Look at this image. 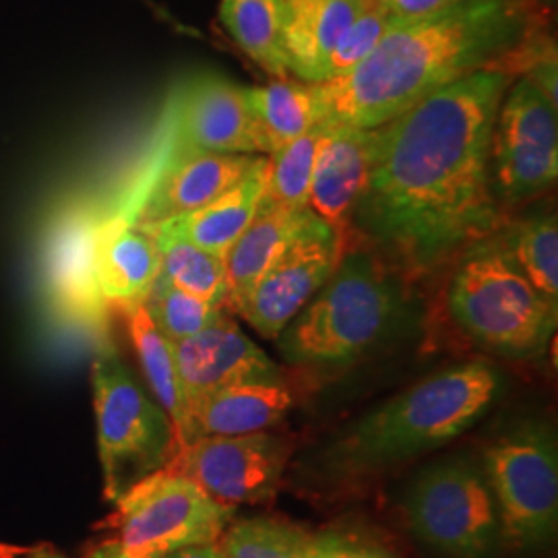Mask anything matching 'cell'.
I'll return each mask as SVG.
<instances>
[{
  "instance_id": "cell-22",
  "label": "cell",
  "mask_w": 558,
  "mask_h": 558,
  "mask_svg": "<svg viewBox=\"0 0 558 558\" xmlns=\"http://www.w3.org/2000/svg\"><path fill=\"white\" fill-rule=\"evenodd\" d=\"M313 211L304 209H267L259 207L257 216L246 226L239 240L226 253V276H228V311L240 313L251 296L269 263L278 255L279 248L294 236Z\"/></svg>"
},
{
  "instance_id": "cell-18",
  "label": "cell",
  "mask_w": 558,
  "mask_h": 558,
  "mask_svg": "<svg viewBox=\"0 0 558 558\" xmlns=\"http://www.w3.org/2000/svg\"><path fill=\"white\" fill-rule=\"evenodd\" d=\"M160 269V251L147 230L122 216L96 226L94 278L108 304L143 302Z\"/></svg>"
},
{
  "instance_id": "cell-16",
  "label": "cell",
  "mask_w": 558,
  "mask_h": 558,
  "mask_svg": "<svg viewBox=\"0 0 558 558\" xmlns=\"http://www.w3.org/2000/svg\"><path fill=\"white\" fill-rule=\"evenodd\" d=\"M371 156L373 129L327 124L311 180L308 209L345 239L366 184Z\"/></svg>"
},
{
  "instance_id": "cell-26",
  "label": "cell",
  "mask_w": 558,
  "mask_h": 558,
  "mask_svg": "<svg viewBox=\"0 0 558 558\" xmlns=\"http://www.w3.org/2000/svg\"><path fill=\"white\" fill-rule=\"evenodd\" d=\"M160 251L161 276L170 279L177 288L205 300L214 306L228 304V276L226 260L193 244L191 240L168 230L166 226H154L147 230Z\"/></svg>"
},
{
  "instance_id": "cell-6",
  "label": "cell",
  "mask_w": 558,
  "mask_h": 558,
  "mask_svg": "<svg viewBox=\"0 0 558 558\" xmlns=\"http://www.w3.org/2000/svg\"><path fill=\"white\" fill-rule=\"evenodd\" d=\"M104 497L122 499L133 486L161 472L179 451L172 420L133 379L108 336L92 364Z\"/></svg>"
},
{
  "instance_id": "cell-2",
  "label": "cell",
  "mask_w": 558,
  "mask_h": 558,
  "mask_svg": "<svg viewBox=\"0 0 558 558\" xmlns=\"http://www.w3.org/2000/svg\"><path fill=\"white\" fill-rule=\"evenodd\" d=\"M534 0H465L418 17H393L377 48L339 80L311 83L317 122L375 129L482 69L527 71L539 44Z\"/></svg>"
},
{
  "instance_id": "cell-25",
  "label": "cell",
  "mask_w": 558,
  "mask_h": 558,
  "mask_svg": "<svg viewBox=\"0 0 558 558\" xmlns=\"http://www.w3.org/2000/svg\"><path fill=\"white\" fill-rule=\"evenodd\" d=\"M288 0H221L220 17L240 50L263 71L286 77L283 25Z\"/></svg>"
},
{
  "instance_id": "cell-1",
  "label": "cell",
  "mask_w": 558,
  "mask_h": 558,
  "mask_svg": "<svg viewBox=\"0 0 558 558\" xmlns=\"http://www.w3.org/2000/svg\"><path fill=\"white\" fill-rule=\"evenodd\" d=\"M509 66L482 69L373 129V156L352 226L412 271H430L490 239V137Z\"/></svg>"
},
{
  "instance_id": "cell-8",
  "label": "cell",
  "mask_w": 558,
  "mask_h": 558,
  "mask_svg": "<svg viewBox=\"0 0 558 558\" xmlns=\"http://www.w3.org/2000/svg\"><path fill=\"white\" fill-rule=\"evenodd\" d=\"M484 476L497 502L500 539L534 548L555 538L558 525V445L555 430L525 420L484 451Z\"/></svg>"
},
{
  "instance_id": "cell-9",
  "label": "cell",
  "mask_w": 558,
  "mask_h": 558,
  "mask_svg": "<svg viewBox=\"0 0 558 558\" xmlns=\"http://www.w3.org/2000/svg\"><path fill=\"white\" fill-rule=\"evenodd\" d=\"M414 536L447 558H488L500 542L497 502L482 465L453 458L426 468L405 497Z\"/></svg>"
},
{
  "instance_id": "cell-20",
  "label": "cell",
  "mask_w": 558,
  "mask_h": 558,
  "mask_svg": "<svg viewBox=\"0 0 558 558\" xmlns=\"http://www.w3.org/2000/svg\"><path fill=\"white\" fill-rule=\"evenodd\" d=\"M366 0H288L283 57L288 73L319 83L339 38L359 17Z\"/></svg>"
},
{
  "instance_id": "cell-28",
  "label": "cell",
  "mask_w": 558,
  "mask_h": 558,
  "mask_svg": "<svg viewBox=\"0 0 558 558\" xmlns=\"http://www.w3.org/2000/svg\"><path fill=\"white\" fill-rule=\"evenodd\" d=\"M327 124L317 122L267 158V180L259 207L267 209H304L311 197V180Z\"/></svg>"
},
{
  "instance_id": "cell-24",
  "label": "cell",
  "mask_w": 558,
  "mask_h": 558,
  "mask_svg": "<svg viewBox=\"0 0 558 558\" xmlns=\"http://www.w3.org/2000/svg\"><path fill=\"white\" fill-rule=\"evenodd\" d=\"M244 96L257 120L267 156L317 124L311 83L279 80L260 87H244Z\"/></svg>"
},
{
  "instance_id": "cell-33",
  "label": "cell",
  "mask_w": 558,
  "mask_h": 558,
  "mask_svg": "<svg viewBox=\"0 0 558 558\" xmlns=\"http://www.w3.org/2000/svg\"><path fill=\"white\" fill-rule=\"evenodd\" d=\"M465 0H385L387 9L393 17H418L426 13H435L440 9H449Z\"/></svg>"
},
{
  "instance_id": "cell-21",
  "label": "cell",
  "mask_w": 558,
  "mask_h": 558,
  "mask_svg": "<svg viewBox=\"0 0 558 558\" xmlns=\"http://www.w3.org/2000/svg\"><path fill=\"white\" fill-rule=\"evenodd\" d=\"M265 180L267 158H257L248 174L239 180L232 189H228L218 199L211 201L209 205L193 214L180 216L177 220L163 221L158 226H166L168 230L223 259L230 246L257 216L265 191Z\"/></svg>"
},
{
  "instance_id": "cell-4",
  "label": "cell",
  "mask_w": 558,
  "mask_h": 558,
  "mask_svg": "<svg viewBox=\"0 0 558 558\" xmlns=\"http://www.w3.org/2000/svg\"><path fill=\"white\" fill-rule=\"evenodd\" d=\"M463 255L447 290L459 329L493 354L539 356L555 336L558 306L519 274L497 242L482 240Z\"/></svg>"
},
{
  "instance_id": "cell-5",
  "label": "cell",
  "mask_w": 558,
  "mask_h": 558,
  "mask_svg": "<svg viewBox=\"0 0 558 558\" xmlns=\"http://www.w3.org/2000/svg\"><path fill=\"white\" fill-rule=\"evenodd\" d=\"M398 306V290L379 265L345 251L336 274L279 333V350L296 366L350 364L385 336Z\"/></svg>"
},
{
  "instance_id": "cell-15",
  "label": "cell",
  "mask_w": 558,
  "mask_h": 558,
  "mask_svg": "<svg viewBox=\"0 0 558 558\" xmlns=\"http://www.w3.org/2000/svg\"><path fill=\"white\" fill-rule=\"evenodd\" d=\"M172 149L216 154H265L244 87L220 75L186 81L172 106Z\"/></svg>"
},
{
  "instance_id": "cell-12",
  "label": "cell",
  "mask_w": 558,
  "mask_h": 558,
  "mask_svg": "<svg viewBox=\"0 0 558 558\" xmlns=\"http://www.w3.org/2000/svg\"><path fill=\"white\" fill-rule=\"evenodd\" d=\"M288 459V442L269 433L201 437L180 447L161 472L191 480L209 499L236 509L274 499Z\"/></svg>"
},
{
  "instance_id": "cell-7",
  "label": "cell",
  "mask_w": 558,
  "mask_h": 558,
  "mask_svg": "<svg viewBox=\"0 0 558 558\" xmlns=\"http://www.w3.org/2000/svg\"><path fill=\"white\" fill-rule=\"evenodd\" d=\"M112 536L81 558H158L174 550L218 542L232 523V507L209 499L191 480L158 472L114 502ZM23 558H66L38 546Z\"/></svg>"
},
{
  "instance_id": "cell-17",
  "label": "cell",
  "mask_w": 558,
  "mask_h": 558,
  "mask_svg": "<svg viewBox=\"0 0 558 558\" xmlns=\"http://www.w3.org/2000/svg\"><path fill=\"white\" fill-rule=\"evenodd\" d=\"M96 226L85 216L66 218L52 232L46 257L50 299L60 315L92 331H104L106 300L94 278Z\"/></svg>"
},
{
  "instance_id": "cell-23",
  "label": "cell",
  "mask_w": 558,
  "mask_h": 558,
  "mask_svg": "<svg viewBox=\"0 0 558 558\" xmlns=\"http://www.w3.org/2000/svg\"><path fill=\"white\" fill-rule=\"evenodd\" d=\"M124 315L129 338L140 359L145 380L160 403L161 410L172 420L179 449L186 435V405L180 387L179 368L174 359V343L161 333L145 311L143 302L119 306Z\"/></svg>"
},
{
  "instance_id": "cell-35",
  "label": "cell",
  "mask_w": 558,
  "mask_h": 558,
  "mask_svg": "<svg viewBox=\"0 0 558 558\" xmlns=\"http://www.w3.org/2000/svg\"><path fill=\"white\" fill-rule=\"evenodd\" d=\"M161 558H223V553L218 542H209V544H195V546L180 548Z\"/></svg>"
},
{
  "instance_id": "cell-31",
  "label": "cell",
  "mask_w": 558,
  "mask_h": 558,
  "mask_svg": "<svg viewBox=\"0 0 558 558\" xmlns=\"http://www.w3.org/2000/svg\"><path fill=\"white\" fill-rule=\"evenodd\" d=\"M389 21L391 11L387 9L385 0H366L359 17L352 21V25L339 38L331 57L325 62L319 83L339 80L354 71L362 60L368 59L383 38Z\"/></svg>"
},
{
  "instance_id": "cell-3",
  "label": "cell",
  "mask_w": 558,
  "mask_h": 558,
  "mask_svg": "<svg viewBox=\"0 0 558 558\" xmlns=\"http://www.w3.org/2000/svg\"><path fill=\"white\" fill-rule=\"evenodd\" d=\"M499 389V371L484 360L420 380L343 430L320 453V470L333 480L360 478L435 451L470 430Z\"/></svg>"
},
{
  "instance_id": "cell-19",
  "label": "cell",
  "mask_w": 558,
  "mask_h": 558,
  "mask_svg": "<svg viewBox=\"0 0 558 558\" xmlns=\"http://www.w3.org/2000/svg\"><path fill=\"white\" fill-rule=\"evenodd\" d=\"M292 403V391L283 380L246 383L221 389L191 410L184 445L201 437H239L265 433L286 418Z\"/></svg>"
},
{
  "instance_id": "cell-37",
  "label": "cell",
  "mask_w": 558,
  "mask_h": 558,
  "mask_svg": "<svg viewBox=\"0 0 558 558\" xmlns=\"http://www.w3.org/2000/svg\"><path fill=\"white\" fill-rule=\"evenodd\" d=\"M158 558H161V557H158Z\"/></svg>"
},
{
  "instance_id": "cell-29",
  "label": "cell",
  "mask_w": 558,
  "mask_h": 558,
  "mask_svg": "<svg viewBox=\"0 0 558 558\" xmlns=\"http://www.w3.org/2000/svg\"><path fill=\"white\" fill-rule=\"evenodd\" d=\"M308 534L288 521L242 519L218 539L223 558H304Z\"/></svg>"
},
{
  "instance_id": "cell-32",
  "label": "cell",
  "mask_w": 558,
  "mask_h": 558,
  "mask_svg": "<svg viewBox=\"0 0 558 558\" xmlns=\"http://www.w3.org/2000/svg\"><path fill=\"white\" fill-rule=\"evenodd\" d=\"M333 555L336 558H398L373 539L356 538L333 532Z\"/></svg>"
},
{
  "instance_id": "cell-27",
  "label": "cell",
  "mask_w": 558,
  "mask_h": 558,
  "mask_svg": "<svg viewBox=\"0 0 558 558\" xmlns=\"http://www.w3.org/2000/svg\"><path fill=\"white\" fill-rule=\"evenodd\" d=\"M497 246L544 299L558 306V226L555 214L515 221Z\"/></svg>"
},
{
  "instance_id": "cell-11",
  "label": "cell",
  "mask_w": 558,
  "mask_h": 558,
  "mask_svg": "<svg viewBox=\"0 0 558 558\" xmlns=\"http://www.w3.org/2000/svg\"><path fill=\"white\" fill-rule=\"evenodd\" d=\"M348 240L311 214L288 240L240 308L260 338L278 339L300 311L336 274Z\"/></svg>"
},
{
  "instance_id": "cell-36",
  "label": "cell",
  "mask_w": 558,
  "mask_h": 558,
  "mask_svg": "<svg viewBox=\"0 0 558 558\" xmlns=\"http://www.w3.org/2000/svg\"><path fill=\"white\" fill-rule=\"evenodd\" d=\"M34 548H20V546H9V544H0V558H23L29 555Z\"/></svg>"
},
{
  "instance_id": "cell-10",
  "label": "cell",
  "mask_w": 558,
  "mask_h": 558,
  "mask_svg": "<svg viewBox=\"0 0 558 558\" xmlns=\"http://www.w3.org/2000/svg\"><path fill=\"white\" fill-rule=\"evenodd\" d=\"M558 179V108L527 75L509 85L490 137V189L515 205L550 191Z\"/></svg>"
},
{
  "instance_id": "cell-34",
  "label": "cell",
  "mask_w": 558,
  "mask_h": 558,
  "mask_svg": "<svg viewBox=\"0 0 558 558\" xmlns=\"http://www.w3.org/2000/svg\"><path fill=\"white\" fill-rule=\"evenodd\" d=\"M304 558H336L333 555V530L308 534Z\"/></svg>"
},
{
  "instance_id": "cell-14",
  "label": "cell",
  "mask_w": 558,
  "mask_h": 558,
  "mask_svg": "<svg viewBox=\"0 0 558 558\" xmlns=\"http://www.w3.org/2000/svg\"><path fill=\"white\" fill-rule=\"evenodd\" d=\"M257 158L248 154H216L172 149L166 154L145 191L137 193V209L120 214L133 226L149 230L163 221L193 214L218 199L248 174Z\"/></svg>"
},
{
  "instance_id": "cell-13",
  "label": "cell",
  "mask_w": 558,
  "mask_h": 558,
  "mask_svg": "<svg viewBox=\"0 0 558 558\" xmlns=\"http://www.w3.org/2000/svg\"><path fill=\"white\" fill-rule=\"evenodd\" d=\"M186 424L193 408L221 389L246 383H281V371L239 323L221 311L199 333L174 343ZM184 445V442H182Z\"/></svg>"
},
{
  "instance_id": "cell-30",
  "label": "cell",
  "mask_w": 558,
  "mask_h": 558,
  "mask_svg": "<svg viewBox=\"0 0 558 558\" xmlns=\"http://www.w3.org/2000/svg\"><path fill=\"white\" fill-rule=\"evenodd\" d=\"M143 306L156 323V327L172 343L199 333L201 329H205L221 311H226L223 306H214L180 290L161 274L154 281L149 294L143 300Z\"/></svg>"
}]
</instances>
